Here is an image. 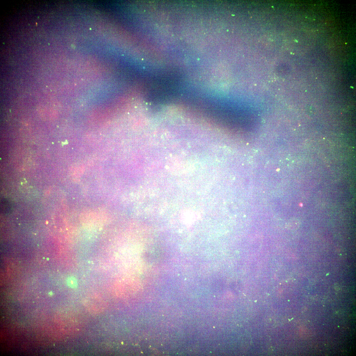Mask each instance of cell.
Wrapping results in <instances>:
<instances>
[{
  "instance_id": "obj_2",
  "label": "cell",
  "mask_w": 356,
  "mask_h": 356,
  "mask_svg": "<svg viewBox=\"0 0 356 356\" xmlns=\"http://www.w3.org/2000/svg\"><path fill=\"white\" fill-rule=\"evenodd\" d=\"M68 283L70 284V286H75L77 283L76 279L73 277H70L68 280Z\"/></svg>"
},
{
  "instance_id": "obj_1",
  "label": "cell",
  "mask_w": 356,
  "mask_h": 356,
  "mask_svg": "<svg viewBox=\"0 0 356 356\" xmlns=\"http://www.w3.org/2000/svg\"><path fill=\"white\" fill-rule=\"evenodd\" d=\"M86 309L90 312L98 314L102 312L105 307V304L102 303L86 302L85 304Z\"/></svg>"
}]
</instances>
